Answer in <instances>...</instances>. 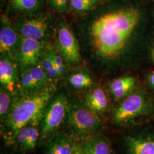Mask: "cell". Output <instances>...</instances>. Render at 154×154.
<instances>
[{"mask_svg": "<svg viewBox=\"0 0 154 154\" xmlns=\"http://www.w3.org/2000/svg\"><path fill=\"white\" fill-rule=\"evenodd\" d=\"M140 14L135 9H121L99 17L91 27V36L98 55L112 58L123 49L138 24Z\"/></svg>", "mask_w": 154, "mask_h": 154, "instance_id": "1", "label": "cell"}, {"mask_svg": "<svg viewBox=\"0 0 154 154\" xmlns=\"http://www.w3.org/2000/svg\"><path fill=\"white\" fill-rule=\"evenodd\" d=\"M57 92L54 82L28 92L17 93L9 114L0 125L1 137L7 147L11 146L17 133L22 127L38 117Z\"/></svg>", "mask_w": 154, "mask_h": 154, "instance_id": "2", "label": "cell"}, {"mask_svg": "<svg viewBox=\"0 0 154 154\" xmlns=\"http://www.w3.org/2000/svg\"><path fill=\"white\" fill-rule=\"evenodd\" d=\"M103 121L98 114L90 109L83 101L70 102L61 131L75 141H82L98 132Z\"/></svg>", "mask_w": 154, "mask_h": 154, "instance_id": "3", "label": "cell"}, {"mask_svg": "<svg viewBox=\"0 0 154 154\" xmlns=\"http://www.w3.org/2000/svg\"><path fill=\"white\" fill-rule=\"evenodd\" d=\"M70 102L66 94L56 93L45 108L40 126L39 146L60 131L65 121Z\"/></svg>", "mask_w": 154, "mask_h": 154, "instance_id": "4", "label": "cell"}, {"mask_svg": "<svg viewBox=\"0 0 154 154\" xmlns=\"http://www.w3.org/2000/svg\"><path fill=\"white\" fill-rule=\"evenodd\" d=\"M147 109L148 103L143 95H129L115 108L112 116V122L118 125L130 122L146 113Z\"/></svg>", "mask_w": 154, "mask_h": 154, "instance_id": "5", "label": "cell"}, {"mask_svg": "<svg viewBox=\"0 0 154 154\" xmlns=\"http://www.w3.org/2000/svg\"><path fill=\"white\" fill-rule=\"evenodd\" d=\"M42 116L29 122L17 133L9 147L16 154H27L34 152L39 146V126Z\"/></svg>", "mask_w": 154, "mask_h": 154, "instance_id": "6", "label": "cell"}, {"mask_svg": "<svg viewBox=\"0 0 154 154\" xmlns=\"http://www.w3.org/2000/svg\"><path fill=\"white\" fill-rule=\"evenodd\" d=\"M50 27L49 18L45 14L26 17L14 26L22 38L42 41L48 34Z\"/></svg>", "mask_w": 154, "mask_h": 154, "instance_id": "7", "label": "cell"}, {"mask_svg": "<svg viewBox=\"0 0 154 154\" xmlns=\"http://www.w3.org/2000/svg\"><path fill=\"white\" fill-rule=\"evenodd\" d=\"M43 42L22 38L16 59L21 72L36 65L42 55Z\"/></svg>", "mask_w": 154, "mask_h": 154, "instance_id": "8", "label": "cell"}, {"mask_svg": "<svg viewBox=\"0 0 154 154\" xmlns=\"http://www.w3.org/2000/svg\"><path fill=\"white\" fill-rule=\"evenodd\" d=\"M58 47L60 51L66 60L76 63L81 60L79 46L77 39L70 29L62 24L58 30Z\"/></svg>", "mask_w": 154, "mask_h": 154, "instance_id": "9", "label": "cell"}, {"mask_svg": "<svg viewBox=\"0 0 154 154\" xmlns=\"http://www.w3.org/2000/svg\"><path fill=\"white\" fill-rule=\"evenodd\" d=\"M21 41L14 27L11 25L8 17L2 15L1 17L0 29V53L1 56L12 59L16 56Z\"/></svg>", "mask_w": 154, "mask_h": 154, "instance_id": "10", "label": "cell"}, {"mask_svg": "<svg viewBox=\"0 0 154 154\" xmlns=\"http://www.w3.org/2000/svg\"><path fill=\"white\" fill-rule=\"evenodd\" d=\"M52 82H54L46 75L39 62L36 65L20 73L19 88L17 93L35 90Z\"/></svg>", "mask_w": 154, "mask_h": 154, "instance_id": "11", "label": "cell"}, {"mask_svg": "<svg viewBox=\"0 0 154 154\" xmlns=\"http://www.w3.org/2000/svg\"><path fill=\"white\" fill-rule=\"evenodd\" d=\"M20 74L18 66L13 59L1 56L0 60V83L1 88L11 93L16 94L18 90Z\"/></svg>", "mask_w": 154, "mask_h": 154, "instance_id": "12", "label": "cell"}, {"mask_svg": "<svg viewBox=\"0 0 154 154\" xmlns=\"http://www.w3.org/2000/svg\"><path fill=\"white\" fill-rule=\"evenodd\" d=\"M76 141L62 131H59L40 147L41 154H72Z\"/></svg>", "mask_w": 154, "mask_h": 154, "instance_id": "13", "label": "cell"}, {"mask_svg": "<svg viewBox=\"0 0 154 154\" xmlns=\"http://www.w3.org/2000/svg\"><path fill=\"white\" fill-rule=\"evenodd\" d=\"M125 145L127 154H154V134L129 135Z\"/></svg>", "mask_w": 154, "mask_h": 154, "instance_id": "14", "label": "cell"}, {"mask_svg": "<svg viewBox=\"0 0 154 154\" xmlns=\"http://www.w3.org/2000/svg\"><path fill=\"white\" fill-rule=\"evenodd\" d=\"M79 143L82 154H113L109 140L98 132Z\"/></svg>", "mask_w": 154, "mask_h": 154, "instance_id": "15", "label": "cell"}, {"mask_svg": "<svg viewBox=\"0 0 154 154\" xmlns=\"http://www.w3.org/2000/svg\"><path fill=\"white\" fill-rule=\"evenodd\" d=\"M84 103L90 109L100 114L107 110L109 100L104 90L100 88H96L89 91L85 96Z\"/></svg>", "mask_w": 154, "mask_h": 154, "instance_id": "16", "label": "cell"}, {"mask_svg": "<svg viewBox=\"0 0 154 154\" xmlns=\"http://www.w3.org/2000/svg\"><path fill=\"white\" fill-rule=\"evenodd\" d=\"M135 83L136 79L134 77L128 76L118 78L110 84V92L116 100L125 98L131 93Z\"/></svg>", "mask_w": 154, "mask_h": 154, "instance_id": "17", "label": "cell"}, {"mask_svg": "<svg viewBox=\"0 0 154 154\" xmlns=\"http://www.w3.org/2000/svg\"><path fill=\"white\" fill-rule=\"evenodd\" d=\"M15 94L4 88L0 90V125L4 123L10 113Z\"/></svg>", "mask_w": 154, "mask_h": 154, "instance_id": "18", "label": "cell"}, {"mask_svg": "<svg viewBox=\"0 0 154 154\" xmlns=\"http://www.w3.org/2000/svg\"><path fill=\"white\" fill-rule=\"evenodd\" d=\"M68 81L72 88L77 90L90 89L93 86V79L88 74L77 72L71 75Z\"/></svg>", "mask_w": 154, "mask_h": 154, "instance_id": "19", "label": "cell"}, {"mask_svg": "<svg viewBox=\"0 0 154 154\" xmlns=\"http://www.w3.org/2000/svg\"><path fill=\"white\" fill-rule=\"evenodd\" d=\"M39 63L45 74L51 81L54 82V81L61 78L48 50L45 52L44 54H42L39 60Z\"/></svg>", "mask_w": 154, "mask_h": 154, "instance_id": "20", "label": "cell"}, {"mask_svg": "<svg viewBox=\"0 0 154 154\" xmlns=\"http://www.w3.org/2000/svg\"><path fill=\"white\" fill-rule=\"evenodd\" d=\"M13 10L20 13H31L38 10L41 5L40 0H10Z\"/></svg>", "mask_w": 154, "mask_h": 154, "instance_id": "21", "label": "cell"}, {"mask_svg": "<svg viewBox=\"0 0 154 154\" xmlns=\"http://www.w3.org/2000/svg\"><path fill=\"white\" fill-rule=\"evenodd\" d=\"M102 0H70V6L75 11L82 13L88 11Z\"/></svg>", "mask_w": 154, "mask_h": 154, "instance_id": "22", "label": "cell"}, {"mask_svg": "<svg viewBox=\"0 0 154 154\" xmlns=\"http://www.w3.org/2000/svg\"><path fill=\"white\" fill-rule=\"evenodd\" d=\"M48 51L53 59L58 72H59L61 77H62L66 72V65L63 58L53 50H50Z\"/></svg>", "mask_w": 154, "mask_h": 154, "instance_id": "23", "label": "cell"}, {"mask_svg": "<svg viewBox=\"0 0 154 154\" xmlns=\"http://www.w3.org/2000/svg\"><path fill=\"white\" fill-rule=\"evenodd\" d=\"M51 8L55 11H66L70 6V0H49Z\"/></svg>", "mask_w": 154, "mask_h": 154, "instance_id": "24", "label": "cell"}, {"mask_svg": "<svg viewBox=\"0 0 154 154\" xmlns=\"http://www.w3.org/2000/svg\"><path fill=\"white\" fill-rule=\"evenodd\" d=\"M72 154H82L81 147V144L79 142L76 141L73 148Z\"/></svg>", "mask_w": 154, "mask_h": 154, "instance_id": "25", "label": "cell"}, {"mask_svg": "<svg viewBox=\"0 0 154 154\" xmlns=\"http://www.w3.org/2000/svg\"><path fill=\"white\" fill-rule=\"evenodd\" d=\"M149 80V82L151 84V85L154 88V72H152L151 74H150Z\"/></svg>", "mask_w": 154, "mask_h": 154, "instance_id": "26", "label": "cell"}, {"mask_svg": "<svg viewBox=\"0 0 154 154\" xmlns=\"http://www.w3.org/2000/svg\"><path fill=\"white\" fill-rule=\"evenodd\" d=\"M1 154H16V153H14V152H12V151H4V152H1Z\"/></svg>", "mask_w": 154, "mask_h": 154, "instance_id": "27", "label": "cell"}, {"mask_svg": "<svg viewBox=\"0 0 154 154\" xmlns=\"http://www.w3.org/2000/svg\"><path fill=\"white\" fill-rule=\"evenodd\" d=\"M1 1V3L2 4V2H4V1H5V0H0Z\"/></svg>", "mask_w": 154, "mask_h": 154, "instance_id": "28", "label": "cell"}]
</instances>
